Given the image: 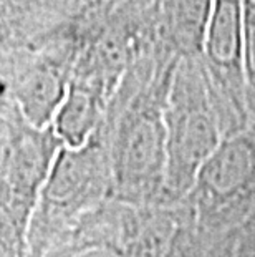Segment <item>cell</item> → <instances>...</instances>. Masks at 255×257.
<instances>
[{
  "mask_svg": "<svg viewBox=\"0 0 255 257\" xmlns=\"http://www.w3.org/2000/svg\"><path fill=\"white\" fill-rule=\"evenodd\" d=\"M179 60L144 55L124 75L100 124L110 155L113 198L134 207L164 204V108Z\"/></svg>",
  "mask_w": 255,
  "mask_h": 257,
  "instance_id": "1",
  "label": "cell"
},
{
  "mask_svg": "<svg viewBox=\"0 0 255 257\" xmlns=\"http://www.w3.org/2000/svg\"><path fill=\"white\" fill-rule=\"evenodd\" d=\"M0 136V257H27L32 216L63 143L53 124L35 128L5 98Z\"/></svg>",
  "mask_w": 255,
  "mask_h": 257,
  "instance_id": "2",
  "label": "cell"
},
{
  "mask_svg": "<svg viewBox=\"0 0 255 257\" xmlns=\"http://www.w3.org/2000/svg\"><path fill=\"white\" fill-rule=\"evenodd\" d=\"M108 199H113L110 155L96 130L81 148L60 150L32 216L27 257H45L68 229Z\"/></svg>",
  "mask_w": 255,
  "mask_h": 257,
  "instance_id": "3",
  "label": "cell"
},
{
  "mask_svg": "<svg viewBox=\"0 0 255 257\" xmlns=\"http://www.w3.org/2000/svg\"><path fill=\"white\" fill-rule=\"evenodd\" d=\"M167 174L164 204H177L224 140L202 60L181 57L164 108Z\"/></svg>",
  "mask_w": 255,
  "mask_h": 257,
  "instance_id": "4",
  "label": "cell"
},
{
  "mask_svg": "<svg viewBox=\"0 0 255 257\" xmlns=\"http://www.w3.org/2000/svg\"><path fill=\"white\" fill-rule=\"evenodd\" d=\"M243 15L245 0H214L200 58L224 138L248 124Z\"/></svg>",
  "mask_w": 255,
  "mask_h": 257,
  "instance_id": "5",
  "label": "cell"
},
{
  "mask_svg": "<svg viewBox=\"0 0 255 257\" xmlns=\"http://www.w3.org/2000/svg\"><path fill=\"white\" fill-rule=\"evenodd\" d=\"M75 57L72 43L9 52L4 62V98L35 128L52 126L72 83Z\"/></svg>",
  "mask_w": 255,
  "mask_h": 257,
  "instance_id": "6",
  "label": "cell"
},
{
  "mask_svg": "<svg viewBox=\"0 0 255 257\" xmlns=\"http://www.w3.org/2000/svg\"><path fill=\"white\" fill-rule=\"evenodd\" d=\"M138 207L108 199L60 237L45 257H129Z\"/></svg>",
  "mask_w": 255,
  "mask_h": 257,
  "instance_id": "7",
  "label": "cell"
},
{
  "mask_svg": "<svg viewBox=\"0 0 255 257\" xmlns=\"http://www.w3.org/2000/svg\"><path fill=\"white\" fill-rule=\"evenodd\" d=\"M106 110L108 103L95 91L70 83L67 96L53 119V130L63 146L77 150L96 133Z\"/></svg>",
  "mask_w": 255,
  "mask_h": 257,
  "instance_id": "8",
  "label": "cell"
},
{
  "mask_svg": "<svg viewBox=\"0 0 255 257\" xmlns=\"http://www.w3.org/2000/svg\"><path fill=\"white\" fill-rule=\"evenodd\" d=\"M179 229L176 204L138 207L129 257H174Z\"/></svg>",
  "mask_w": 255,
  "mask_h": 257,
  "instance_id": "9",
  "label": "cell"
},
{
  "mask_svg": "<svg viewBox=\"0 0 255 257\" xmlns=\"http://www.w3.org/2000/svg\"><path fill=\"white\" fill-rule=\"evenodd\" d=\"M212 2L214 0H179L174 40L182 57H199V53L202 55Z\"/></svg>",
  "mask_w": 255,
  "mask_h": 257,
  "instance_id": "10",
  "label": "cell"
},
{
  "mask_svg": "<svg viewBox=\"0 0 255 257\" xmlns=\"http://www.w3.org/2000/svg\"><path fill=\"white\" fill-rule=\"evenodd\" d=\"M232 257H255V207L242 224Z\"/></svg>",
  "mask_w": 255,
  "mask_h": 257,
  "instance_id": "11",
  "label": "cell"
}]
</instances>
